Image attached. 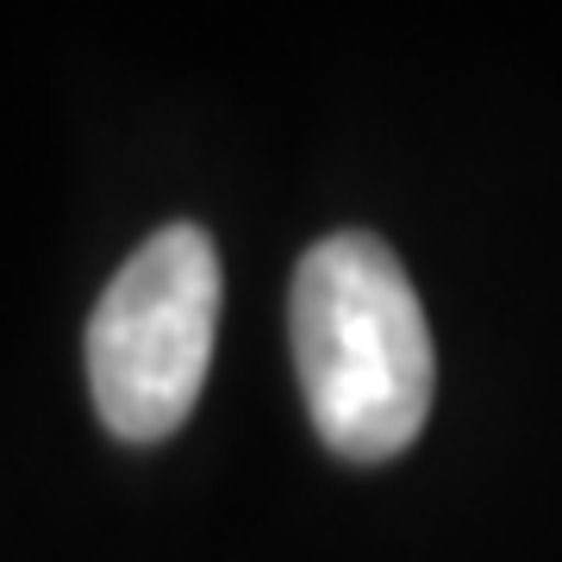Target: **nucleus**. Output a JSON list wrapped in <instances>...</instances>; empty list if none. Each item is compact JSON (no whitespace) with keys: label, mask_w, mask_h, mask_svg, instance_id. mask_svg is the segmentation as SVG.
<instances>
[{"label":"nucleus","mask_w":562,"mask_h":562,"mask_svg":"<svg viewBox=\"0 0 562 562\" xmlns=\"http://www.w3.org/2000/svg\"><path fill=\"white\" fill-rule=\"evenodd\" d=\"M288 338L313 431L344 462H387L419 438L438 387L413 276L375 232H331L301 257Z\"/></svg>","instance_id":"f257e3e1"},{"label":"nucleus","mask_w":562,"mask_h":562,"mask_svg":"<svg viewBox=\"0 0 562 562\" xmlns=\"http://www.w3.org/2000/svg\"><path fill=\"white\" fill-rule=\"evenodd\" d=\"M220 250L201 225H162L120 262L88 319L94 413L125 443H162L188 425L213 369Z\"/></svg>","instance_id":"f03ea898"}]
</instances>
